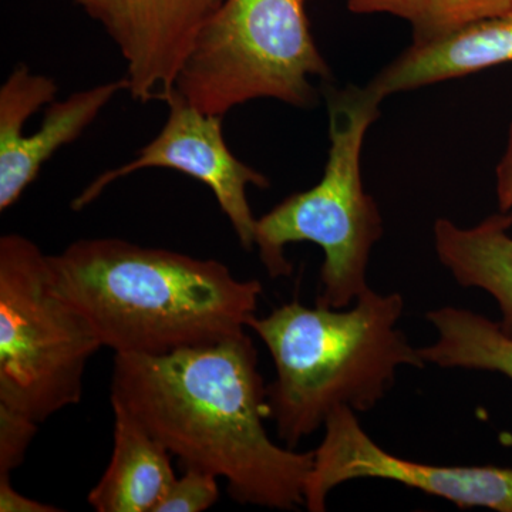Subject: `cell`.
Masks as SVG:
<instances>
[{"instance_id":"cell-14","label":"cell","mask_w":512,"mask_h":512,"mask_svg":"<svg viewBox=\"0 0 512 512\" xmlns=\"http://www.w3.org/2000/svg\"><path fill=\"white\" fill-rule=\"evenodd\" d=\"M426 318L437 333L431 345L419 348L426 366L500 373L512 382V336L500 323L454 306L433 309Z\"/></svg>"},{"instance_id":"cell-1","label":"cell","mask_w":512,"mask_h":512,"mask_svg":"<svg viewBox=\"0 0 512 512\" xmlns=\"http://www.w3.org/2000/svg\"><path fill=\"white\" fill-rule=\"evenodd\" d=\"M247 332L167 355L116 353L110 400L133 414L183 468L224 478L239 504L305 507L313 450L269 437L264 377Z\"/></svg>"},{"instance_id":"cell-16","label":"cell","mask_w":512,"mask_h":512,"mask_svg":"<svg viewBox=\"0 0 512 512\" xmlns=\"http://www.w3.org/2000/svg\"><path fill=\"white\" fill-rule=\"evenodd\" d=\"M220 500L218 477L200 468H184L168 488L156 512H202Z\"/></svg>"},{"instance_id":"cell-2","label":"cell","mask_w":512,"mask_h":512,"mask_svg":"<svg viewBox=\"0 0 512 512\" xmlns=\"http://www.w3.org/2000/svg\"><path fill=\"white\" fill-rule=\"evenodd\" d=\"M49 266L56 291L114 353L167 355L235 338L264 291L214 259L117 238L73 242Z\"/></svg>"},{"instance_id":"cell-5","label":"cell","mask_w":512,"mask_h":512,"mask_svg":"<svg viewBox=\"0 0 512 512\" xmlns=\"http://www.w3.org/2000/svg\"><path fill=\"white\" fill-rule=\"evenodd\" d=\"M306 0H224L201 30L175 92L202 113L224 117L258 99L298 109L319 104L313 79L330 83Z\"/></svg>"},{"instance_id":"cell-6","label":"cell","mask_w":512,"mask_h":512,"mask_svg":"<svg viewBox=\"0 0 512 512\" xmlns=\"http://www.w3.org/2000/svg\"><path fill=\"white\" fill-rule=\"evenodd\" d=\"M103 343L56 291L49 255L19 234L0 238V404L43 423L79 404Z\"/></svg>"},{"instance_id":"cell-17","label":"cell","mask_w":512,"mask_h":512,"mask_svg":"<svg viewBox=\"0 0 512 512\" xmlns=\"http://www.w3.org/2000/svg\"><path fill=\"white\" fill-rule=\"evenodd\" d=\"M37 429L35 420L0 404V474L10 476L23 463Z\"/></svg>"},{"instance_id":"cell-13","label":"cell","mask_w":512,"mask_h":512,"mask_svg":"<svg viewBox=\"0 0 512 512\" xmlns=\"http://www.w3.org/2000/svg\"><path fill=\"white\" fill-rule=\"evenodd\" d=\"M512 211L497 212L470 228L439 218L434 249L463 288L487 292L500 309V326L512 336Z\"/></svg>"},{"instance_id":"cell-7","label":"cell","mask_w":512,"mask_h":512,"mask_svg":"<svg viewBox=\"0 0 512 512\" xmlns=\"http://www.w3.org/2000/svg\"><path fill=\"white\" fill-rule=\"evenodd\" d=\"M306 478L305 508L325 512L329 494L355 480L394 481L461 508L512 512V468L434 466L393 456L363 429L355 410L338 407L326 420Z\"/></svg>"},{"instance_id":"cell-12","label":"cell","mask_w":512,"mask_h":512,"mask_svg":"<svg viewBox=\"0 0 512 512\" xmlns=\"http://www.w3.org/2000/svg\"><path fill=\"white\" fill-rule=\"evenodd\" d=\"M111 407L113 454L87 503L97 512H156L177 478L173 454L120 403L111 400Z\"/></svg>"},{"instance_id":"cell-3","label":"cell","mask_w":512,"mask_h":512,"mask_svg":"<svg viewBox=\"0 0 512 512\" xmlns=\"http://www.w3.org/2000/svg\"><path fill=\"white\" fill-rule=\"evenodd\" d=\"M400 293L366 289L349 308L286 303L248 329L264 342L275 365L266 386L269 419L286 447L325 426L338 407L369 412L392 390L400 367L423 369L419 349L397 328Z\"/></svg>"},{"instance_id":"cell-4","label":"cell","mask_w":512,"mask_h":512,"mask_svg":"<svg viewBox=\"0 0 512 512\" xmlns=\"http://www.w3.org/2000/svg\"><path fill=\"white\" fill-rule=\"evenodd\" d=\"M329 153L318 184L289 195L256 220L255 248L272 279L292 274L285 248L312 242L323 251L316 305L345 309L370 286V255L383 237V218L366 192L362 154L370 126L380 117L382 97L369 86L325 89Z\"/></svg>"},{"instance_id":"cell-9","label":"cell","mask_w":512,"mask_h":512,"mask_svg":"<svg viewBox=\"0 0 512 512\" xmlns=\"http://www.w3.org/2000/svg\"><path fill=\"white\" fill-rule=\"evenodd\" d=\"M70 2L99 22L119 49L131 97L141 103H165L201 30L224 0Z\"/></svg>"},{"instance_id":"cell-18","label":"cell","mask_w":512,"mask_h":512,"mask_svg":"<svg viewBox=\"0 0 512 512\" xmlns=\"http://www.w3.org/2000/svg\"><path fill=\"white\" fill-rule=\"evenodd\" d=\"M62 511L55 505L39 503L26 495L20 494L12 483L10 476L0 474V512H56Z\"/></svg>"},{"instance_id":"cell-15","label":"cell","mask_w":512,"mask_h":512,"mask_svg":"<svg viewBox=\"0 0 512 512\" xmlns=\"http://www.w3.org/2000/svg\"><path fill=\"white\" fill-rule=\"evenodd\" d=\"M355 15H390L412 26L414 46L441 42L511 12L512 0H348Z\"/></svg>"},{"instance_id":"cell-10","label":"cell","mask_w":512,"mask_h":512,"mask_svg":"<svg viewBox=\"0 0 512 512\" xmlns=\"http://www.w3.org/2000/svg\"><path fill=\"white\" fill-rule=\"evenodd\" d=\"M512 63V10L441 42L410 45L367 86L382 99Z\"/></svg>"},{"instance_id":"cell-8","label":"cell","mask_w":512,"mask_h":512,"mask_svg":"<svg viewBox=\"0 0 512 512\" xmlns=\"http://www.w3.org/2000/svg\"><path fill=\"white\" fill-rule=\"evenodd\" d=\"M168 117L163 128L137 157L99 175L74 198V211L83 210L121 178L147 168H170L207 185L247 251L255 248L256 220L248 201V188H269L268 177L249 167L229 150L224 117L202 113L177 92L165 101Z\"/></svg>"},{"instance_id":"cell-19","label":"cell","mask_w":512,"mask_h":512,"mask_svg":"<svg viewBox=\"0 0 512 512\" xmlns=\"http://www.w3.org/2000/svg\"><path fill=\"white\" fill-rule=\"evenodd\" d=\"M495 192L500 212L512 211V123L508 130L504 156L495 170Z\"/></svg>"},{"instance_id":"cell-11","label":"cell","mask_w":512,"mask_h":512,"mask_svg":"<svg viewBox=\"0 0 512 512\" xmlns=\"http://www.w3.org/2000/svg\"><path fill=\"white\" fill-rule=\"evenodd\" d=\"M126 77L70 94L47 107L42 124L30 136L22 128L0 130V211L9 210L36 180L43 165L60 148L82 136L120 92H127Z\"/></svg>"}]
</instances>
